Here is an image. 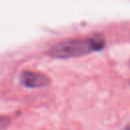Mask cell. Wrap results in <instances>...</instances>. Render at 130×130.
Instances as JSON below:
<instances>
[{
    "label": "cell",
    "mask_w": 130,
    "mask_h": 130,
    "mask_svg": "<svg viewBox=\"0 0 130 130\" xmlns=\"http://www.w3.org/2000/svg\"><path fill=\"white\" fill-rule=\"evenodd\" d=\"M20 82L30 88L44 87L50 83V78L41 72L36 71H23L20 74Z\"/></svg>",
    "instance_id": "2"
},
{
    "label": "cell",
    "mask_w": 130,
    "mask_h": 130,
    "mask_svg": "<svg viewBox=\"0 0 130 130\" xmlns=\"http://www.w3.org/2000/svg\"><path fill=\"white\" fill-rule=\"evenodd\" d=\"M106 41L103 36H93L81 39L68 40L57 43L48 50V55L53 58L66 59L84 56L92 52L101 51L105 48Z\"/></svg>",
    "instance_id": "1"
}]
</instances>
